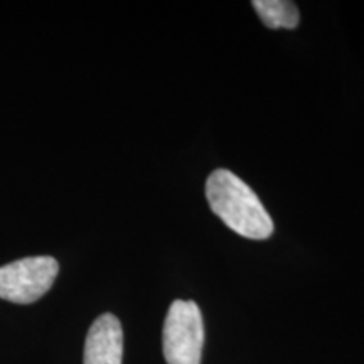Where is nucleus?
Listing matches in <instances>:
<instances>
[{
	"label": "nucleus",
	"mask_w": 364,
	"mask_h": 364,
	"mask_svg": "<svg viewBox=\"0 0 364 364\" xmlns=\"http://www.w3.org/2000/svg\"><path fill=\"white\" fill-rule=\"evenodd\" d=\"M206 198L213 213L240 236L270 238L273 221L247 182L228 169H216L206 181Z\"/></svg>",
	"instance_id": "obj_1"
},
{
	"label": "nucleus",
	"mask_w": 364,
	"mask_h": 364,
	"mask_svg": "<svg viewBox=\"0 0 364 364\" xmlns=\"http://www.w3.org/2000/svg\"><path fill=\"white\" fill-rule=\"evenodd\" d=\"M204 324L198 304L174 300L166 316L162 351L167 364H201Z\"/></svg>",
	"instance_id": "obj_2"
},
{
	"label": "nucleus",
	"mask_w": 364,
	"mask_h": 364,
	"mask_svg": "<svg viewBox=\"0 0 364 364\" xmlns=\"http://www.w3.org/2000/svg\"><path fill=\"white\" fill-rule=\"evenodd\" d=\"M59 272L56 258L26 257L0 267V299L14 304H33L48 294Z\"/></svg>",
	"instance_id": "obj_3"
},
{
	"label": "nucleus",
	"mask_w": 364,
	"mask_h": 364,
	"mask_svg": "<svg viewBox=\"0 0 364 364\" xmlns=\"http://www.w3.org/2000/svg\"><path fill=\"white\" fill-rule=\"evenodd\" d=\"M124 331L113 314H103L93 322L85 341V364H122Z\"/></svg>",
	"instance_id": "obj_4"
},
{
	"label": "nucleus",
	"mask_w": 364,
	"mask_h": 364,
	"mask_svg": "<svg viewBox=\"0 0 364 364\" xmlns=\"http://www.w3.org/2000/svg\"><path fill=\"white\" fill-rule=\"evenodd\" d=\"M253 7L270 29H295L300 22L299 9L292 0H255Z\"/></svg>",
	"instance_id": "obj_5"
}]
</instances>
